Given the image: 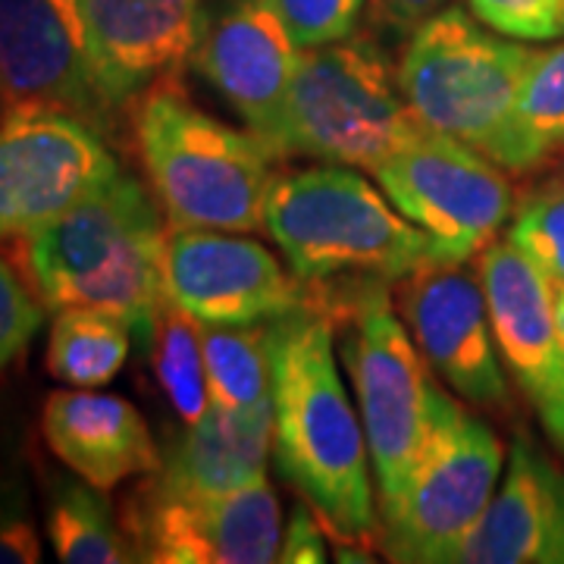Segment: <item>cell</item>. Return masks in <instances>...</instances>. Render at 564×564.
I'll list each match as a JSON object with an SVG mask.
<instances>
[{
	"instance_id": "6da1fadb",
	"label": "cell",
	"mask_w": 564,
	"mask_h": 564,
	"mask_svg": "<svg viewBox=\"0 0 564 564\" xmlns=\"http://www.w3.org/2000/svg\"><path fill=\"white\" fill-rule=\"evenodd\" d=\"M273 370V458L343 552H373L380 518L361 414L348 399L333 321L304 304L267 323Z\"/></svg>"
},
{
	"instance_id": "7a4b0ae2",
	"label": "cell",
	"mask_w": 564,
	"mask_h": 564,
	"mask_svg": "<svg viewBox=\"0 0 564 564\" xmlns=\"http://www.w3.org/2000/svg\"><path fill=\"white\" fill-rule=\"evenodd\" d=\"M166 229L148 188L113 173L85 198L20 239V263L47 311L104 307L120 314L141 343L166 299Z\"/></svg>"
},
{
	"instance_id": "3957f363",
	"label": "cell",
	"mask_w": 564,
	"mask_h": 564,
	"mask_svg": "<svg viewBox=\"0 0 564 564\" xmlns=\"http://www.w3.org/2000/svg\"><path fill=\"white\" fill-rule=\"evenodd\" d=\"M132 132L166 226L263 229L273 154L254 132L204 113L180 82L154 85L132 110Z\"/></svg>"
},
{
	"instance_id": "277c9868",
	"label": "cell",
	"mask_w": 564,
	"mask_h": 564,
	"mask_svg": "<svg viewBox=\"0 0 564 564\" xmlns=\"http://www.w3.org/2000/svg\"><path fill=\"white\" fill-rule=\"evenodd\" d=\"M263 229L299 280H326L351 270L402 280L430 263L448 261L421 226L345 163L273 176Z\"/></svg>"
},
{
	"instance_id": "5b68a950",
	"label": "cell",
	"mask_w": 564,
	"mask_h": 564,
	"mask_svg": "<svg viewBox=\"0 0 564 564\" xmlns=\"http://www.w3.org/2000/svg\"><path fill=\"white\" fill-rule=\"evenodd\" d=\"M533 57L536 47L486 32L462 7H443L411 32L399 85L423 126L505 170L511 113Z\"/></svg>"
},
{
	"instance_id": "8992f818",
	"label": "cell",
	"mask_w": 564,
	"mask_h": 564,
	"mask_svg": "<svg viewBox=\"0 0 564 564\" xmlns=\"http://www.w3.org/2000/svg\"><path fill=\"white\" fill-rule=\"evenodd\" d=\"M496 430L433 380L430 421L411 477L380 508V545L399 564H458L502 477Z\"/></svg>"
},
{
	"instance_id": "52a82bcc",
	"label": "cell",
	"mask_w": 564,
	"mask_h": 564,
	"mask_svg": "<svg viewBox=\"0 0 564 564\" xmlns=\"http://www.w3.org/2000/svg\"><path fill=\"white\" fill-rule=\"evenodd\" d=\"M399 69L367 35L307 47L285 107V158L302 154L373 173L421 132Z\"/></svg>"
},
{
	"instance_id": "ba28073f",
	"label": "cell",
	"mask_w": 564,
	"mask_h": 564,
	"mask_svg": "<svg viewBox=\"0 0 564 564\" xmlns=\"http://www.w3.org/2000/svg\"><path fill=\"white\" fill-rule=\"evenodd\" d=\"M345 364L358 392V414L377 477L380 508L411 477L430 421V373L411 329L399 321L383 285H367L348 314Z\"/></svg>"
},
{
	"instance_id": "9c48e42d",
	"label": "cell",
	"mask_w": 564,
	"mask_h": 564,
	"mask_svg": "<svg viewBox=\"0 0 564 564\" xmlns=\"http://www.w3.org/2000/svg\"><path fill=\"white\" fill-rule=\"evenodd\" d=\"M373 176L386 198L421 226L448 261H470L486 251L514 214V192L502 166L430 126H421Z\"/></svg>"
},
{
	"instance_id": "30bf717a",
	"label": "cell",
	"mask_w": 564,
	"mask_h": 564,
	"mask_svg": "<svg viewBox=\"0 0 564 564\" xmlns=\"http://www.w3.org/2000/svg\"><path fill=\"white\" fill-rule=\"evenodd\" d=\"M120 163L110 141L63 110L13 104L0 113V242H20L98 188Z\"/></svg>"
},
{
	"instance_id": "8fae6325",
	"label": "cell",
	"mask_w": 564,
	"mask_h": 564,
	"mask_svg": "<svg viewBox=\"0 0 564 564\" xmlns=\"http://www.w3.org/2000/svg\"><path fill=\"white\" fill-rule=\"evenodd\" d=\"M0 101L79 117L104 139L122 117L104 98L82 0H0Z\"/></svg>"
},
{
	"instance_id": "7c38bea8",
	"label": "cell",
	"mask_w": 564,
	"mask_h": 564,
	"mask_svg": "<svg viewBox=\"0 0 564 564\" xmlns=\"http://www.w3.org/2000/svg\"><path fill=\"white\" fill-rule=\"evenodd\" d=\"M122 530L139 562H280L282 508L267 477L226 496L173 499L139 486L122 508Z\"/></svg>"
},
{
	"instance_id": "4fadbf2b",
	"label": "cell",
	"mask_w": 564,
	"mask_h": 564,
	"mask_svg": "<svg viewBox=\"0 0 564 564\" xmlns=\"http://www.w3.org/2000/svg\"><path fill=\"white\" fill-rule=\"evenodd\" d=\"M261 242L223 229H166V299L198 323H267L314 304Z\"/></svg>"
},
{
	"instance_id": "5bb4252c",
	"label": "cell",
	"mask_w": 564,
	"mask_h": 564,
	"mask_svg": "<svg viewBox=\"0 0 564 564\" xmlns=\"http://www.w3.org/2000/svg\"><path fill=\"white\" fill-rule=\"evenodd\" d=\"M399 307L426 367L455 395L502 411L508 383L480 273L464 261L430 263L404 276Z\"/></svg>"
},
{
	"instance_id": "9a60e30c",
	"label": "cell",
	"mask_w": 564,
	"mask_h": 564,
	"mask_svg": "<svg viewBox=\"0 0 564 564\" xmlns=\"http://www.w3.org/2000/svg\"><path fill=\"white\" fill-rule=\"evenodd\" d=\"M302 47L263 0H236L204 25L195 69L229 104L248 132L285 158V107Z\"/></svg>"
},
{
	"instance_id": "2e32d148",
	"label": "cell",
	"mask_w": 564,
	"mask_h": 564,
	"mask_svg": "<svg viewBox=\"0 0 564 564\" xmlns=\"http://www.w3.org/2000/svg\"><path fill=\"white\" fill-rule=\"evenodd\" d=\"M480 280L499 358L564 452V348L552 317V280L514 242L480 251Z\"/></svg>"
},
{
	"instance_id": "e0dca14e",
	"label": "cell",
	"mask_w": 564,
	"mask_h": 564,
	"mask_svg": "<svg viewBox=\"0 0 564 564\" xmlns=\"http://www.w3.org/2000/svg\"><path fill=\"white\" fill-rule=\"evenodd\" d=\"M104 98L126 120L163 82H180L202 41V0H82Z\"/></svg>"
},
{
	"instance_id": "ac0fdd59",
	"label": "cell",
	"mask_w": 564,
	"mask_h": 564,
	"mask_svg": "<svg viewBox=\"0 0 564 564\" xmlns=\"http://www.w3.org/2000/svg\"><path fill=\"white\" fill-rule=\"evenodd\" d=\"M458 564H564V470L524 436Z\"/></svg>"
},
{
	"instance_id": "d6986e66",
	"label": "cell",
	"mask_w": 564,
	"mask_h": 564,
	"mask_svg": "<svg viewBox=\"0 0 564 564\" xmlns=\"http://www.w3.org/2000/svg\"><path fill=\"white\" fill-rule=\"evenodd\" d=\"M41 436L69 474H79L101 492L148 477L163 462L139 408L107 392H51L41 408Z\"/></svg>"
},
{
	"instance_id": "ffe728a7",
	"label": "cell",
	"mask_w": 564,
	"mask_h": 564,
	"mask_svg": "<svg viewBox=\"0 0 564 564\" xmlns=\"http://www.w3.org/2000/svg\"><path fill=\"white\" fill-rule=\"evenodd\" d=\"M270 452L273 404L258 411H226L210 402L204 417L185 423L163 452L161 467L141 486L173 499L226 496L267 477Z\"/></svg>"
},
{
	"instance_id": "44dd1931",
	"label": "cell",
	"mask_w": 564,
	"mask_h": 564,
	"mask_svg": "<svg viewBox=\"0 0 564 564\" xmlns=\"http://www.w3.org/2000/svg\"><path fill=\"white\" fill-rule=\"evenodd\" d=\"M47 502V540L57 558L66 564H129L139 562L135 545L126 536L101 489L85 484L79 474H47L44 477Z\"/></svg>"
},
{
	"instance_id": "7402d4cb",
	"label": "cell",
	"mask_w": 564,
	"mask_h": 564,
	"mask_svg": "<svg viewBox=\"0 0 564 564\" xmlns=\"http://www.w3.org/2000/svg\"><path fill=\"white\" fill-rule=\"evenodd\" d=\"M132 326L104 307H63L51 326L47 370L73 389H101L129 361Z\"/></svg>"
},
{
	"instance_id": "603a6c76",
	"label": "cell",
	"mask_w": 564,
	"mask_h": 564,
	"mask_svg": "<svg viewBox=\"0 0 564 564\" xmlns=\"http://www.w3.org/2000/svg\"><path fill=\"white\" fill-rule=\"evenodd\" d=\"M267 323H202L210 402L226 411H258L273 404Z\"/></svg>"
},
{
	"instance_id": "cb8c5ba5",
	"label": "cell",
	"mask_w": 564,
	"mask_h": 564,
	"mask_svg": "<svg viewBox=\"0 0 564 564\" xmlns=\"http://www.w3.org/2000/svg\"><path fill=\"white\" fill-rule=\"evenodd\" d=\"M564 151V44L536 47L524 73L508 135V173H530Z\"/></svg>"
},
{
	"instance_id": "d4e9b609",
	"label": "cell",
	"mask_w": 564,
	"mask_h": 564,
	"mask_svg": "<svg viewBox=\"0 0 564 564\" xmlns=\"http://www.w3.org/2000/svg\"><path fill=\"white\" fill-rule=\"evenodd\" d=\"M151 367L161 383L166 402L182 423H195L210 408L207 367H204L202 323L185 314L180 304L166 302L154 317L148 336Z\"/></svg>"
},
{
	"instance_id": "484cf974",
	"label": "cell",
	"mask_w": 564,
	"mask_h": 564,
	"mask_svg": "<svg viewBox=\"0 0 564 564\" xmlns=\"http://www.w3.org/2000/svg\"><path fill=\"white\" fill-rule=\"evenodd\" d=\"M514 242L552 282H564V173L530 192L514 210Z\"/></svg>"
},
{
	"instance_id": "4316f807",
	"label": "cell",
	"mask_w": 564,
	"mask_h": 564,
	"mask_svg": "<svg viewBox=\"0 0 564 564\" xmlns=\"http://www.w3.org/2000/svg\"><path fill=\"white\" fill-rule=\"evenodd\" d=\"M263 3L280 17L302 51L355 35L367 7V0H263Z\"/></svg>"
},
{
	"instance_id": "83f0119b",
	"label": "cell",
	"mask_w": 564,
	"mask_h": 564,
	"mask_svg": "<svg viewBox=\"0 0 564 564\" xmlns=\"http://www.w3.org/2000/svg\"><path fill=\"white\" fill-rule=\"evenodd\" d=\"M474 20L505 39H564V0H467Z\"/></svg>"
},
{
	"instance_id": "f1b7e54d",
	"label": "cell",
	"mask_w": 564,
	"mask_h": 564,
	"mask_svg": "<svg viewBox=\"0 0 564 564\" xmlns=\"http://www.w3.org/2000/svg\"><path fill=\"white\" fill-rule=\"evenodd\" d=\"M44 323V304L35 289L0 258V373L20 358Z\"/></svg>"
},
{
	"instance_id": "f546056e",
	"label": "cell",
	"mask_w": 564,
	"mask_h": 564,
	"mask_svg": "<svg viewBox=\"0 0 564 564\" xmlns=\"http://www.w3.org/2000/svg\"><path fill=\"white\" fill-rule=\"evenodd\" d=\"M41 562V540L29 492L17 470L0 464V564H35Z\"/></svg>"
},
{
	"instance_id": "4dcf8cb0",
	"label": "cell",
	"mask_w": 564,
	"mask_h": 564,
	"mask_svg": "<svg viewBox=\"0 0 564 564\" xmlns=\"http://www.w3.org/2000/svg\"><path fill=\"white\" fill-rule=\"evenodd\" d=\"M326 527L321 524L317 511L311 505L299 502L289 524L282 527V543H280V562L282 564H321L326 562Z\"/></svg>"
},
{
	"instance_id": "1f68e13d",
	"label": "cell",
	"mask_w": 564,
	"mask_h": 564,
	"mask_svg": "<svg viewBox=\"0 0 564 564\" xmlns=\"http://www.w3.org/2000/svg\"><path fill=\"white\" fill-rule=\"evenodd\" d=\"M448 7V0H367L370 20L395 35H411L421 22Z\"/></svg>"
},
{
	"instance_id": "d6a6232c",
	"label": "cell",
	"mask_w": 564,
	"mask_h": 564,
	"mask_svg": "<svg viewBox=\"0 0 564 564\" xmlns=\"http://www.w3.org/2000/svg\"><path fill=\"white\" fill-rule=\"evenodd\" d=\"M552 317H555V333L564 348V282H552Z\"/></svg>"
}]
</instances>
